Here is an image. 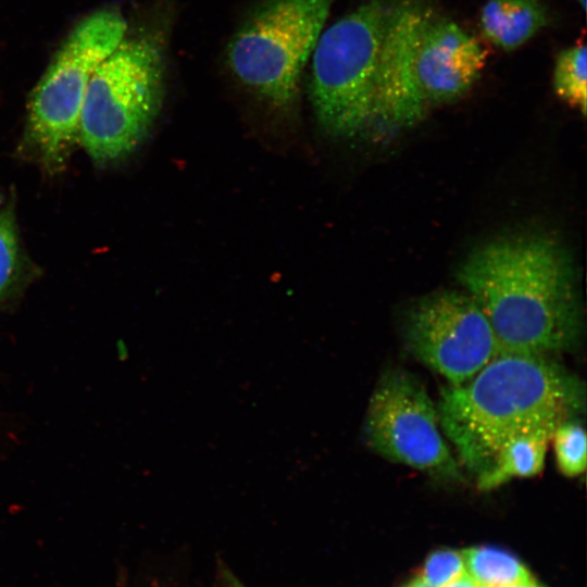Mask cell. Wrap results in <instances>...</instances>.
<instances>
[{
	"label": "cell",
	"mask_w": 587,
	"mask_h": 587,
	"mask_svg": "<svg viewBox=\"0 0 587 587\" xmlns=\"http://www.w3.org/2000/svg\"><path fill=\"white\" fill-rule=\"evenodd\" d=\"M583 404L580 383L559 364L542 355L500 354L467 382L444 388L436 408L462 463L478 475L510 438L558 426Z\"/></svg>",
	"instance_id": "2"
},
{
	"label": "cell",
	"mask_w": 587,
	"mask_h": 587,
	"mask_svg": "<svg viewBox=\"0 0 587 587\" xmlns=\"http://www.w3.org/2000/svg\"><path fill=\"white\" fill-rule=\"evenodd\" d=\"M419 574L417 577L430 587L448 586L466 574L462 550L440 549L432 552Z\"/></svg>",
	"instance_id": "16"
},
{
	"label": "cell",
	"mask_w": 587,
	"mask_h": 587,
	"mask_svg": "<svg viewBox=\"0 0 587 587\" xmlns=\"http://www.w3.org/2000/svg\"><path fill=\"white\" fill-rule=\"evenodd\" d=\"M334 0H260L226 47L233 76L274 109L298 103L302 73Z\"/></svg>",
	"instance_id": "6"
},
{
	"label": "cell",
	"mask_w": 587,
	"mask_h": 587,
	"mask_svg": "<svg viewBox=\"0 0 587 587\" xmlns=\"http://www.w3.org/2000/svg\"><path fill=\"white\" fill-rule=\"evenodd\" d=\"M220 585L221 587H245L229 570L222 566L220 573Z\"/></svg>",
	"instance_id": "17"
},
{
	"label": "cell",
	"mask_w": 587,
	"mask_h": 587,
	"mask_svg": "<svg viewBox=\"0 0 587 587\" xmlns=\"http://www.w3.org/2000/svg\"><path fill=\"white\" fill-rule=\"evenodd\" d=\"M537 587H540L539 585H537Z\"/></svg>",
	"instance_id": "23"
},
{
	"label": "cell",
	"mask_w": 587,
	"mask_h": 587,
	"mask_svg": "<svg viewBox=\"0 0 587 587\" xmlns=\"http://www.w3.org/2000/svg\"><path fill=\"white\" fill-rule=\"evenodd\" d=\"M437 408L412 374H383L370 399L364 433L384 458L448 482L462 480L461 467L439 430Z\"/></svg>",
	"instance_id": "8"
},
{
	"label": "cell",
	"mask_w": 587,
	"mask_h": 587,
	"mask_svg": "<svg viewBox=\"0 0 587 587\" xmlns=\"http://www.w3.org/2000/svg\"><path fill=\"white\" fill-rule=\"evenodd\" d=\"M162 29L126 34L95 71L84 99L78 143L97 164L134 152L161 109L166 73Z\"/></svg>",
	"instance_id": "4"
},
{
	"label": "cell",
	"mask_w": 587,
	"mask_h": 587,
	"mask_svg": "<svg viewBox=\"0 0 587 587\" xmlns=\"http://www.w3.org/2000/svg\"><path fill=\"white\" fill-rule=\"evenodd\" d=\"M479 22L486 39L511 51L527 42L547 24L548 12L541 0H488Z\"/></svg>",
	"instance_id": "11"
},
{
	"label": "cell",
	"mask_w": 587,
	"mask_h": 587,
	"mask_svg": "<svg viewBox=\"0 0 587 587\" xmlns=\"http://www.w3.org/2000/svg\"><path fill=\"white\" fill-rule=\"evenodd\" d=\"M458 279L487 317L499 355L546 357L578 338L576 267L552 238L522 235L492 240L466 258Z\"/></svg>",
	"instance_id": "1"
},
{
	"label": "cell",
	"mask_w": 587,
	"mask_h": 587,
	"mask_svg": "<svg viewBox=\"0 0 587 587\" xmlns=\"http://www.w3.org/2000/svg\"><path fill=\"white\" fill-rule=\"evenodd\" d=\"M117 9L97 10L68 34L30 93L26 139L50 172L62 168L78 143L79 120L89 82L127 34Z\"/></svg>",
	"instance_id": "7"
},
{
	"label": "cell",
	"mask_w": 587,
	"mask_h": 587,
	"mask_svg": "<svg viewBox=\"0 0 587 587\" xmlns=\"http://www.w3.org/2000/svg\"><path fill=\"white\" fill-rule=\"evenodd\" d=\"M587 49L585 42L560 51L553 70L555 93L570 107L586 114L587 104Z\"/></svg>",
	"instance_id": "13"
},
{
	"label": "cell",
	"mask_w": 587,
	"mask_h": 587,
	"mask_svg": "<svg viewBox=\"0 0 587 587\" xmlns=\"http://www.w3.org/2000/svg\"><path fill=\"white\" fill-rule=\"evenodd\" d=\"M410 585L411 587H430L419 577H416Z\"/></svg>",
	"instance_id": "20"
},
{
	"label": "cell",
	"mask_w": 587,
	"mask_h": 587,
	"mask_svg": "<svg viewBox=\"0 0 587 587\" xmlns=\"http://www.w3.org/2000/svg\"><path fill=\"white\" fill-rule=\"evenodd\" d=\"M0 202H1V198H0Z\"/></svg>",
	"instance_id": "24"
},
{
	"label": "cell",
	"mask_w": 587,
	"mask_h": 587,
	"mask_svg": "<svg viewBox=\"0 0 587 587\" xmlns=\"http://www.w3.org/2000/svg\"><path fill=\"white\" fill-rule=\"evenodd\" d=\"M21 263V252L13 211L0 212V300L15 282Z\"/></svg>",
	"instance_id": "15"
},
{
	"label": "cell",
	"mask_w": 587,
	"mask_h": 587,
	"mask_svg": "<svg viewBox=\"0 0 587 587\" xmlns=\"http://www.w3.org/2000/svg\"><path fill=\"white\" fill-rule=\"evenodd\" d=\"M479 41L453 21L413 1H395L384 38L376 118L419 122L430 105L465 95L485 67Z\"/></svg>",
	"instance_id": "3"
},
{
	"label": "cell",
	"mask_w": 587,
	"mask_h": 587,
	"mask_svg": "<svg viewBox=\"0 0 587 587\" xmlns=\"http://www.w3.org/2000/svg\"><path fill=\"white\" fill-rule=\"evenodd\" d=\"M404 337L411 353L452 386L499 355L487 317L466 292L444 290L422 298L408 313Z\"/></svg>",
	"instance_id": "9"
},
{
	"label": "cell",
	"mask_w": 587,
	"mask_h": 587,
	"mask_svg": "<svg viewBox=\"0 0 587 587\" xmlns=\"http://www.w3.org/2000/svg\"><path fill=\"white\" fill-rule=\"evenodd\" d=\"M394 4L367 0L324 28L317 40L310 99L330 135L353 136L376 118L380 55Z\"/></svg>",
	"instance_id": "5"
},
{
	"label": "cell",
	"mask_w": 587,
	"mask_h": 587,
	"mask_svg": "<svg viewBox=\"0 0 587 587\" xmlns=\"http://www.w3.org/2000/svg\"><path fill=\"white\" fill-rule=\"evenodd\" d=\"M580 4V8L585 11L586 10V0H577Z\"/></svg>",
	"instance_id": "21"
},
{
	"label": "cell",
	"mask_w": 587,
	"mask_h": 587,
	"mask_svg": "<svg viewBox=\"0 0 587 587\" xmlns=\"http://www.w3.org/2000/svg\"><path fill=\"white\" fill-rule=\"evenodd\" d=\"M403 587H411V585L409 584V585H407V586H403Z\"/></svg>",
	"instance_id": "22"
},
{
	"label": "cell",
	"mask_w": 587,
	"mask_h": 587,
	"mask_svg": "<svg viewBox=\"0 0 587 587\" xmlns=\"http://www.w3.org/2000/svg\"><path fill=\"white\" fill-rule=\"evenodd\" d=\"M544 426L519 434L505 441L495 454L490 465L477 475L476 486L482 491L496 489L512 478L538 475L544 466L553 430Z\"/></svg>",
	"instance_id": "10"
},
{
	"label": "cell",
	"mask_w": 587,
	"mask_h": 587,
	"mask_svg": "<svg viewBox=\"0 0 587 587\" xmlns=\"http://www.w3.org/2000/svg\"><path fill=\"white\" fill-rule=\"evenodd\" d=\"M462 553L466 574L483 587H510L533 577L520 560L504 550L483 546Z\"/></svg>",
	"instance_id": "12"
},
{
	"label": "cell",
	"mask_w": 587,
	"mask_h": 587,
	"mask_svg": "<svg viewBox=\"0 0 587 587\" xmlns=\"http://www.w3.org/2000/svg\"><path fill=\"white\" fill-rule=\"evenodd\" d=\"M537 583L535 582V579L533 577L524 580V582H521L516 585H513V586H510V587H537Z\"/></svg>",
	"instance_id": "19"
},
{
	"label": "cell",
	"mask_w": 587,
	"mask_h": 587,
	"mask_svg": "<svg viewBox=\"0 0 587 587\" xmlns=\"http://www.w3.org/2000/svg\"><path fill=\"white\" fill-rule=\"evenodd\" d=\"M446 587H483L470 575L465 574Z\"/></svg>",
	"instance_id": "18"
},
{
	"label": "cell",
	"mask_w": 587,
	"mask_h": 587,
	"mask_svg": "<svg viewBox=\"0 0 587 587\" xmlns=\"http://www.w3.org/2000/svg\"><path fill=\"white\" fill-rule=\"evenodd\" d=\"M551 441L559 471L566 477H576L586 469V433L583 425L571 419L553 430Z\"/></svg>",
	"instance_id": "14"
}]
</instances>
